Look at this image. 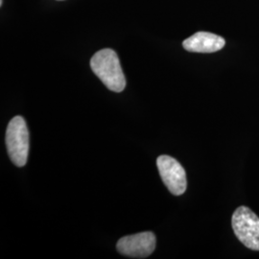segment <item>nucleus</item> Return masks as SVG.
<instances>
[{"instance_id": "obj_4", "label": "nucleus", "mask_w": 259, "mask_h": 259, "mask_svg": "<svg viewBox=\"0 0 259 259\" xmlns=\"http://www.w3.org/2000/svg\"><path fill=\"white\" fill-rule=\"evenodd\" d=\"M157 165L159 175L168 190L173 195L184 194L187 187L185 169L174 157L162 155L157 157Z\"/></svg>"}, {"instance_id": "obj_2", "label": "nucleus", "mask_w": 259, "mask_h": 259, "mask_svg": "<svg viewBox=\"0 0 259 259\" xmlns=\"http://www.w3.org/2000/svg\"><path fill=\"white\" fill-rule=\"evenodd\" d=\"M6 146L10 159L17 166H24L29 153V132L22 116H15L6 130Z\"/></svg>"}, {"instance_id": "obj_5", "label": "nucleus", "mask_w": 259, "mask_h": 259, "mask_svg": "<svg viewBox=\"0 0 259 259\" xmlns=\"http://www.w3.org/2000/svg\"><path fill=\"white\" fill-rule=\"evenodd\" d=\"M156 243V235L153 232H140L120 238L116 244V249L128 257L146 258L155 250Z\"/></svg>"}, {"instance_id": "obj_7", "label": "nucleus", "mask_w": 259, "mask_h": 259, "mask_svg": "<svg viewBox=\"0 0 259 259\" xmlns=\"http://www.w3.org/2000/svg\"><path fill=\"white\" fill-rule=\"evenodd\" d=\"M2 3H3V0H0V5H2Z\"/></svg>"}, {"instance_id": "obj_6", "label": "nucleus", "mask_w": 259, "mask_h": 259, "mask_svg": "<svg viewBox=\"0 0 259 259\" xmlns=\"http://www.w3.org/2000/svg\"><path fill=\"white\" fill-rule=\"evenodd\" d=\"M225 45L226 41L222 37L207 32H198L183 42L185 50L196 53L217 52L221 50Z\"/></svg>"}, {"instance_id": "obj_1", "label": "nucleus", "mask_w": 259, "mask_h": 259, "mask_svg": "<svg viewBox=\"0 0 259 259\" xmlns=\"http://www.w3.org/2000/svg\"><path fill=\"white\" fill-rule=\"evenodd\" d=\"M91 67L110 91L114 93L124 91L126 78L115 51L106 48L96 52L91 60Z\"/></svg>"}, {"instance_id": "obj_3", "label": "nucleus", "mask_w": 259, "mask_h": 259, "mask_svg": "<svg viewBox=\"0 0 259 259\" xmlns=\"http://www.w3.org/2000/svg\"><path fill=\"white\" fill-rule=\"evenodd\" d=\"M232 229L238 240L252 250H259V217L247 206H239L232 215Z\"/></svg>"}]
</instances>
